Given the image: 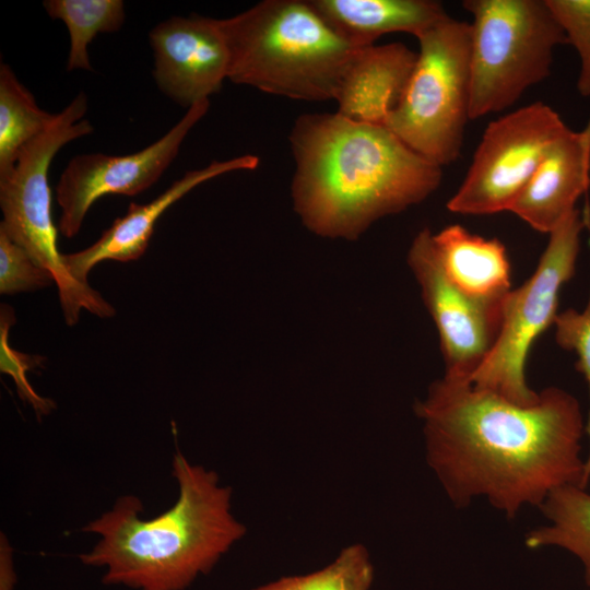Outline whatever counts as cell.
<instances>
[{"instance_id":"cell-20","label":"cell","mask_w":590,"mask_h":590,"mask_svg":"<svg viewBox=\"0 0 590 590\" xmlns=\"http://www.w3.org/2000/svg\"><path fill=\"white\" fill-rule=\"evenodd\" d=\"M43 5L51 19L61 20L69 31L68 71H91L88 44L98 33L120 30L126 19L122 0H46Z\"/></svg>"},{"instance_id":"cell-19","label":"cell","mask_w":590,"mask_h":590,"mask_svg":"<svg viewBox=\"0 0 590 590\" xmlns=\"http://www.w3.org/2000/svg\"><path fill=\"white\" fill-rule=\"evenodd\" d=\"M56 114L42 109L7 63L0 66V176L11 172L25 145L44 132Z\"/></svg>"},{"instance_id":"cell-25","label":"cell","mask_w":590,"mask_h":590,"mask_svg":"<svg viewBox=\"0 0 590 590\" xmlns=\"http://www.w3.org/2000/svg\"><path fill=\"white\" fill-rule=\"evenodd\" d=\"M0 319V369L3 374H8L13 378L17 394L33 408L37 417L48 415L56 408L55 402L39 396L26 378V371L39 366L43 358L40 356L23 354L10 347L8 333L14 323L12 308L2 305Z\"/></svg>"},{"instance_id":"cell-13","label":"cell","mask_w":590,"mask_h":590,"mask_svg":"<svg viewBox=\"0 0 590 590\" xmlns=\"http://www.w3.org/2000/svg\"><path fill=\"white\" fill-rule=\"evenodd\" d=\"M589 187L590 118L582 129H568L551 145L509 212L550 234L577 210Z\"/></svg>"},{"instance_id":"cell-5","label":"cell","mask_w":590,"mask_h":590,"mask_svg":"<svg viewBox=\"0 0 590 590\" xmlns=\"http://www.w3.org/2000/svg\"><path fill=\"white\" fill-rule=\"evenodd\" d=\"M86 110V95L80 92L44 132L25 145L11 172L0 176V228L54 275L69 326L78 322L82 309L101 318L115 315V308L97 291L68 271L51 216L49 166L63 145L93 132V126L84 119Z\"/></svg>"},{"instance_id":"cell-3","label":"cell","mask_w":590,"mask_h":590,"mask_svg":"<svg viewBox=\"0 0 590 590\" xmlns=\"http://www.w3.org/2000/svg\"><path fill=\"white\" fill-rule=\"evenodd\" d=\"M172 475L178 485L175 504L152 519L134 495L116 499L111 509L82 530L99 536L79 556L82 564L103 568L102 582L133 590H185L210 573L246 527L232 512L229 486L217 473L177 451Z\"/></svg>"},{"instance_id":"cell-26","label":"cell","mask_w":590,"mask_h":590,"mask_svg":"<svg viewBox=\"0 0 590 590\" xmlns=\"http://www.w3.org/2000/svg\"><path fill=\"white\" fill-rule=\"evenodd\" d=\"M14 551L7 538L0 533V590H14L16 585Z\"/></svg>"},{"instance_id":"cell-2","label":"cell","mask_w":590,"mask_h":590,"mask_svg":"<svg viewBox=\"0 0 590 590\" xmlns=\"http://www.w3.org/2000/svg\"><path fill=\"white\" fill-rule=\"evenodd\" d=\"M294 210L312 233L358 238L377 220L421 203L440 186L441 167L385 125L305 114L291 130Z\"/></svg>"},{"instance_id":"cell-22","label":"cell","mask_w":590,"mask_h":590,"mask_svg":"<svg viewBox=\"0 0 590 590\" xmlns=\"http://www.w3.org/2000/svg\"><path fill=\"white\" fill-rule=\"evenodd\" d=\"M555 341L559 347L575 352L576 369L587 384L589 408L586 417L588 453L586 455L587 481L590 482V292L587 306L578 311L573 308L558 312L554 321Z\"/></svg>"},{"instance_id":"cell-1","label":"cell","mask_w":590,"mask_h":590,"mask_svg":"<svg viewBox=\"0 0 590 590\" xmlns=\"http://www.w3.org/2000/svg\"><path fill=\"white\" fill-rule=\"evenodd\" d=\"M414 411L426 462L457 508L482 498L514 519L559 487L588 485L586 418L564 389L545 388L535 402L519 404L442 376Z\"/></svg>"},{"instance_id":"cell-23","label":"cell","mask_w":590,"mask_h":590,"mask_svg":"<svg viewBox=\"0 0 590 590\" xmlns=\"http://www.w3.org/2000/svg\"><path fill=\"white\" fill-rule=\"evenodd\" d=\"M55 283L54 275L0 228V293L14 295Z\"/></svg>"},{"instance_id":"cell-8","label":"cell","mask_w":590,"mask_h":590,"mask_svg":"<svg viewBox=\"0 0 590 590\" xmlns=\"http://www.w3.org/2000/svg\"><path fill=\"white\" fill-rule=\"evenodd\" d=\"M585 228H590L588 206L585 214L577 209L548 234L535 271L505 299L497 339L470 378L475 387L519 404L538 400L539 392L527 384V358L534 341L554 324L560 290L576 271Z\"/></svg>"},{"instance_id":"cell-21","label":"cell","mask_w":590,"mask_h":590,"mask_svg":"<svg viewBox=\"0 0 590 590\" xmlns=\"http://www.w3.org/2000/svg\"><path fill=\"white\" fill-rule=\"evenodd\" d=\"M374 577L375 568L367 548L354 543L321 569L282 577L252 590H369Z\"/></svg>"},{"instance_id":"cell-7","label":"cell","mask_w":590,"mask_h":590,"mask_svg":"<svg viewBox=\"0 0 590 590\" xmlns=\"http://www.w3.org/2000/svg\"><path fill=\"white\" fill-rule=\"evenodd\" d=\"M416 38L414 70L384 125L442 168L460 156L470 120V23L447 16Z\"/></svg>"},{"instance_id":"cell-24","label":"cell","mask_w":590,"mask_h":590,"mask_svg":"<svg viewBox=\"0 0 590 590\" xmlns=\"http://www.w3.org/2000/svg\"><path fill=\"white\" fill-rule=\"evenodd\" d=\"M547 5L562 26L566 44L578 54L580 69L577 90L583 97L590 96V0H546Z\"/></svg>"},{"instance_id":"cell-16","label":"cell","mask_w":590,"mask_h":590,"mask_svg":"<svg viewBox=\"0 0 590 590\" xmlns=\"http://www.w3.org/2000/svg\"><path fill=\"white\" fill-rule=\"evenodd\" d=\"M327 24L346 43L362 48L382 35L417 37L449 16L434 0H309Z\"/></svg>"},{"instance_id":"cell-4","label":"cell","mask_w":590,"mask_h":590,"mask_svg":"<svg viewBox=\"0 0 590 590\" xmlns=\"http://www.w3.org/2000/svg\"><path fill=\"white\" fill-rule=\"evenodd\" d=\"M219 25L229 51V81L296 101L334 99L358 49L309 0H263Z\"/></svg>"},{"instance_id":"cell-18","label":"cell","mask_w":590,"mask_h":590,"mask_svg":"<svg viewBox=\"0 0 590 590\" xmlns=\"http://www.w3.org/2000/svg\"><path fill=\"white\" fill-rule=\"evenodd\" d=\"M546 523L530 530L524 544L531 550L558 547L576 556L590 587V492L567 485L553 491L540 506Z\"/></svg>"},{"instance_id":"cell-9","label":"cell","mask_w":590,"mask_h":590,"mask_svg":"<svg viewBox=\"0 0 590 590\" xmlns=\"http://www.w3.org/2000/svg\"><path fill=\"white\" fill-rule=\"evenodd\" d=\"M568 129L560 116L542 102L493 120L447 209L462 215L509 211L547 150Z\"/></svg>"},{"instance_id":"cell-12","label":"cell","mask_w":590,"mask_h":590,"mask_svg":"<svg viewBox=\"0 0 590 590\" xmlns=\"http://www.w3.org/2000/svg\"><path fill=\"white\" fill-rule=\"evenodd\" d=\"M158 88L186 107L209 99L227 79L229 51L217 19L172 16L149 34Z\"/></svg>"},{"instance_id":"cell-14","label":"cell","mask_w":590,"mask_h":590,"mask_svg":"<svg viewBox=\"0 0 590 590\" xmlns=\"http://www.w3.org/2000/svg\"><path fill=\"white\" fill-rule=\"evenodd\" d=\"M258 165V156L245 154L187 172L151 202L130 203L127 213L117 217L92 246L63 255L68 271L79 282L87 283L88 272L102 261L137 260L146 250L157 220L170 205L204 181L231 172L253 170Z\"/></svg>"},{"instance_id":"cell-6","label":"cell","mask_w":590,"mask_h":590,"mask_svg":"<svg viewBox=\"0 0 590 590\" xmlns=\"http://www.w3.org/2000/svg\"><path fill=\"white\" fill-rule=\"evenodd\" d=\"M470 23V119L511 107L551 74L566 44L546 0H465Z\"/></svg>"},{"instance_id":"cell-11","label":"cell","mask_w":590,"mask_h":590,"mask_svg":"<svg viewBox=\"0 0 590 590\" xmlns=\"http://www.w3.org/2000/svg\"><path fill=\"white\" fill-rule=\"evenodd\" d=\"M209 107V99L191 106L168 132L139 152L74 156L56 187L57 202L61 208L60 233L69 238L75 236L88 209L99 198L106 194L134 196L155 184Z\"/></svg>"},{"instance_id":"cell-17","label":"cell","mask_w":590,"mask_h":590,"mask_svg":"<svg viewBox=\"0 0 590 590\" xmlns=\"http://www.w3.org/2000/svg\"><path fill=\"white\" fill-rule=\"evenodd\" d=\"M432 241L447 276L462 292L481 300L506 299L511 291L510 264L499 239L455 224L432 232Z\"/></svg>"},{"instance_id":"cell-15","label":"cell","mask_w":590,"mask_h":590,"mask_svg":"<svg viewBox=\"0 0 590 590\" xmlns=\"http://www.w3.org/2000/svg\"><path fill=\"white\" fill-rule=\"evenodd\" d=\"M417 59L402 43L358 48L340 82L337 113L349 119L384 125L400 103Z\"/></svg>"},{"instance_id":"cell-10","label":"cell","mask_w":590,"mask_h":590,"mask_svg":"<svg viewBox=\"0 0 590 590\" xmlns=\"http://www.w3.org/2000/svg\"><path fill=\"white\" fill-rule=\"evenodd\" d=\"M408 263L439 333L444 376L470 380L497 339L505 300H481L455 285L439 261L427 227L412 240Z\"/></svg>"}]
</instances>
